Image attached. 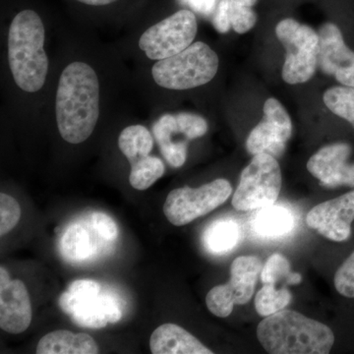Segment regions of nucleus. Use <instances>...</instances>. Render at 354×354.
<instances>
[{
    "label": "nucleus",
    "mask_w": 354,
    "mask_h": 354,
    "mask_svg": "<svg viewBox=\"0 0 354 354\" xmlns=\"http://www.w3.org/2000/svg\"><path fill=\"white\" fill-rule=\"evenodd\" d=\"M292 133V123L288 111L278 100L271 97L264 104V118L246 140L251 155L268 153L279 158L286 151V142Z\"/></svg>",
    "instance_id": "nucleus-10"
},
{
    "label": "nucleus",
    "mask_w": 354,
    "mask_h": 354,
    "mask_svg": "<svg viewBox=\"0 0 354 354\" xmlns=\"http://www.w3.org/2000/svg\"><path fill=\"white\" fill-rule=\"evenodd\" d=\"M176 118L179 131L189 141L204 136L208 131V123L197 114L178 113L176 114Z\"/></svg>",
    "instance_id": "nucleus-29"
},
{
    "label": "nucleus",
    "mask_w": 354,
    "mask_h": 354,
    "mask_svg": "<svg viewBox=\"0 0 354 354\" xmlns=\"http://www.w3.org/2000/svg\"><path fill=\"white\" fill-rule=\"evenodd\" d=\"M354 221V190L321 203L306 216L307 225L330 241L351 239Z\"/></svg>",
    "instance_id": "nucleus-12"
},
{
    "label": "nucleus",
    "mask_w": 354,
    "mask_h": 354,
    "mask_svg": "<svg viewBox=\"0 0 354 354\" xmlns=\"http://www.w3.org/2000/svg\"><path fill=\"white\" fill-rule=\"evenodd\" d=\"M55 111L58 130L68 143H83L94 132L100 116V83L90 65L77 62L65 67Z\"/></svg>",
    "instance_id": "nucleus-1"
},
{
    "label": "nucleus",
    "mask_w": 354,
    "mask_h": 354,
    "mask_svg": "<svg viewBox=\"0 0 354 354\" xmlns=\"http://www.w3.org/2000/svg\"><path fill=\"white\" fill-rule=\"evenodd\" d=\"M291 293L286 288L277 290L276 286L264 285L255 297V308L262 317H268L285 309L291 301Z\"/></svg>",
    "instance_id": "nucleus-26"
},
{
    "label": "nucleus",
    "mask_w": 354,
    "mask_h": 354,
    "mask_svg": "<svg viewBox=\"0 0 354 354\" xmlns=\"http://www.w3.org/2000/svg\"><path fill=\"white\" fill-rule=\"evenodd\" d=\"M276 35L286 51L281 72L283 81L290 85L306 83L318 67V32L309 26L286 18L277 25Z\"/></svg>",
    "instance_id": "nucleus-5"
},
{
    "label": "nucleus",
    "mask_w": 354,
    "mask_h": 354,
    "mask_svg": "<svg viewBox=\"0 0 354 354\" xmlns=\"http://www.w3.org/2000/svg\"><path fill=\"white\" fill-rule=\"evenodd\" d=\"M257 337L271 354H327L335 344L334 332L327 325L286 309L265 317Z\"/></svg>",
    "instance_id": "nucleus-2"
},
{
    "label": "nucleus",
    "mask_w": 354,
    "mask_h": 354,
    "mask_svg": "<svg viewBox=\"0 0 354 354\" xmlns=\"http://www.w3.org/2000/svg\"><path fill=\"white\" fill-rule=\"evenodd\" d=\"M197 30L194 13L183 9L149 28L139 39V48L152 60L174 57L192 44Z\"/></svg>",
    "instance_id": "nucleus-8"
},
{
    "label": "nucleus",
    "mask_w": 354,
    "mask_h": 354,
    "mask_svg": "<svg viewBox=\"0 0 354 354\" xmlns=\"http://www.w3.org/2000/svg\"><path fill=\"white\" fill-rule=\"evenodd\" d=\"M95 247L87 230L83 225H71L60 241V252L70 262H81L90 258Z\"/></svg>",
    "instance_id": "nucleus-21"
},
{
    "label": "nucleus",
    "mask_w": 354,
    "mask_h": 354,
    "mask_svg": "<svg viewBox=\"0 0 354 354\" xmlns=\"http://www.w3.org/2000/svg\"><path fill=\"white\" fill-rule=\"evenodd\" d=\"M92 225L102 239L113 241L118 239V228L115 221L106 214L95 212L92 215Z\"/></svg>",
    "instance_id": "nucleus-31"
},
{
    "label": "nucleus",
    "mask_w": 354,
    "mask_h": 354,
    "mask_svg": "<svg viewBox=\"0 0 354 354\" xmlns=\"http://www.w3.org/2000/svg\"><path fill=\"white\" fill-rule=\"evenodd\" d=\"M230 23L235 32L245 34L250 31L257 22V14L252 7L228 3Z\"/></svg>",
    "instance_id": "nucleus-30"
},
{
    "label": "nucleus",
    "mask_w": 354,
    "mask_h": 354,
    "mask_svg": "<svg viewBox=\"0 0 354 354\" xmlns=\"http://www.w3.org/2000/svg\"><path fill=\"white\" fill-rule=\"evenodd\" d=\"M11 279L8 272L3 267L0 268V288H4L10 283Z\"/></svg>",
    "instance_id": "nucleus-36"
},
{
    "label": "nucleus",
    "mask_w": 354,
    "mask_h": 354,
    "mask_svg": "<svg viewBox=\"0 0 354 354\" xmlns=\"http://www.w3.org/2000/svg\"><path fill=\"white\" fill-rule=\"evenodd\" d=\"M323 100L333 113L348 121L354 128V87L341 85L328 88Z\"/></svg>",
    "instance_id": "nucleus-24"
},
{
    "label": "nucleus",
    "mask_w": 354,
    "mask_h": 354,
    "mask_svg": "<svg viewBox=\"0 0 354 354\" xmlns=\"http://www.w3.org/2000/svg\"><path fill=\"white\" fill-rule=\"evenodd\" d=\"M218 69V57L208 44L197 41L174 57L158 60L152 75L160 87L189 90L213 80Z\"/></svg>",
    "instance_id": "nucleus-4"
},
{
    "label": "nucleus",
    "mask_w": 354,
    "mask_h": 354,
    "mask_svg": "<svg viewBox=\"0 0 354 354\" xmlns=\"http://www.w3.org/2000/svg\"><path fill=\"white\" fill-rule=\"evenodd\" d=\"M102 299H104V308L108 317L109 323L118 322L122 317V312L118 299L113 295L104 292H102Z\"/></svg>",
    "instance_id": "nucleus-33"
},
{
    "label": "nucleus",
    "mask_w": 354,
    "mask_h": 354,
    "mask_svg": "<svg viewBox=\"0 0 354 354\" xmlns=\"http://www.w3.org/2000/svg\"><path fill=\"white\" fill-rule=\"evenodd\" d=\"M153 137L160 146V152L172 167H180L187 160L188 142L178 139L185 135L177 128L176 115L165 114L153 124ZM186 138V137H185Z\"/></svg>",
    "instance_id": "nucleus-17"
},
{
    "label": "nucleus",
    "mask_w": 354,
    "mask_h": 354,
    "mask_svg": "<svg viewBox=\"0 0 354 354\" xmlns=\"http://www.w3.org/2000/svg\"><path fill=\"white\" fill-rule=\"evenodd\" d=\"M21 208L19 203L6 193L0 194V234H8L19 223Z\"/></svg>",
    "instance_id": "nucleus-27"
},
{
    "label": "nucleus",
    "mask_w": 354,
    "mask_h": 354,
    "mask_svg": "<svg viewBox=\"0 0 354 354\" xmlns=\"http://www.w3.org/2000/svg\"><path fill=\"white\" fill-rule=\"evenodd\" d=\"M353 147L335 143L323 147L307 162V169L324 187L348 186L354 188V162H349Z\"/></svg>",
    "instance_id": "nucleus-14"
},
{
    "label": "nucleus",
    "mask_w": 354,
    "mask_h": 354,
    "mask_svg": "<svg viewBox=\"0 0 354 354\" xmlns=\"http://www.w3.org/2000/svg\"><path fill=\"white\" fill-rule=\"evenodd\" d=\"M118 146L130 164L150 155L153 147L152 134L145 127L131 125L122 130Z\"/></svg>",
    "instance_id": "nucleus-22"
},
{
    "label": "nucleus",
    "mask_w": 354,
    "mask_h": 354,
    "mask_svg": "<svg viewBox=\"0 0 354 354\" xmlns=\"http://www.w3.org/2000/svg\"><path fill=\"white\" fill-rule=\"evenodd\" d=\"M32 305L29 292L20 279L0 288V328L9 334L25 332L32 322Z\"/></svg>",
    "instance_id": "nucleus-15"
},
{
    "label": "nucleus",
    "mask_w": 354,
    "mask_h": 354,
    "mask_svg": "<svg viewBox=\"0 0 354 354\" xmlns=\"http://www.w3.org/2000/svg\"><path fill=\"white\" fill-rule=\"evenodd\" d=\"M100 348L90 335L59 330L44 335L37 346L38 354H97Z\"/></svg>",
    "instance_id": "nucleus-18"
},
{
    "label": "nucleus",
    "mask_w": 354,
    "mask_h": 354,
    "mask_svg": "<svg viewBox=\"0 0 354 354\" xmlns=\"http://www.w3.org/2000/svg\"><path fill=\"white\" fill-rule=\"evenodd\" d=\"M295 220L290 209L281 206L265 207L252 221L254 232L266 239L286 236L295 228Z\"/></svg>",
    "instance_id": "nucleus-20"
},
{
    "label": "nucleus",
    "mask_w": 354,
    "mask_h": 354,
    "mask_svg": "<svg viewBox=\"0 0 354 354\" xmlns=\"http://www.w3.org/2000/svg\"><path fill=\"white\" fill-rule=\"evenodd\" d=\"M153 354H212L194 335L174 324H165L157 328L150 339Z\"/></svg>",
    "instance_id": "nucleus-16"
},
{
    "label": "nucleus",
    "mask_w": 354,
    "mask_h": 354,
    "mask_svg": "<svg viewBox=\"0 0 354 354\" xmlns=\"http://www.w3.org/2000/svg\"><path fill=\"white\" fill-rule=\"evenodd\" d=\"M44 46L41 17L32 10L21 11L9 28L8 60L14 81L25 92H38L46 82L48 58Z\"/></svg>",
    "instance_id": "nucleus-3"
},
{
    "label": "nucleus",
    "mask_w": 354,
    "mask_h": 354,
    "mask_svg": "<svg viewBox=\"0 0 354 354\" xmlns=\"http://www.w3.org/2000/svg\"><path fill=\"white\" fill-rule=\"evenodd\" d=\"M232 193V184L220 178L199 188H177L167 195L164 214L176 227H183L212 211L227 201Z\"/></svg>",
    "instance_id": "nucleus-7"
},
{
    "label": "nucleus",
    "mask_w": 354,
    "mask_h": 354,
    "mask_svg": "<svg viewBox=\"0 0 354 354\" xmlns=\"http://www.w3.org/2000/svg\"><path fill=\"white\" fill-rule=\"evenodd\" d=\"M213 24L216 31L221 34H225L230 31L232 23H230V11H228V0H221L216 8Z\"/></svg>",
    "instance_id": "nucleus-32"
},
{
    "label": "nucleus",
    "mask_w": 354,
    "mask_h": 354,
    "mask_svg": "<svg viewBox=\"0 0 354 354\" xmlns=\"http://www.w3.org/2000/svg\"><path fill=\"white\" fill-rule=\"evenodd\" d=\"M334 283L342 297L354 299V251L335 272Z\"/></svg>",
    "instance_id": "nucleus-28"
},
{
    "label": "nucleus",
    "mask_w": 354,
    "mask_h": 354,
    "mask_svg": "<svg viewBox=\"0 0 354 354\" xmlns=\"http://www.w3.org/2000/svg\"><path fill=\"white\" fill-rule=\"evenodd\" d=\"M129 183L134 189H148L158 179L164 176L165 165L162 160L152 156H146L132 162Z\"/></svg>",
    "instance_id": "nucleus-23"
},
{
    "label": "nucleus",
    "mask_w": 354,
    "mask_h": 354,
    "mask_svg": "<svg viewBox=\"0 0 354 354\" xmlns=\"http://www.w3.org/2000/svg\"><path fill=\"white\" fill-rule=\"evenodd\" d=\"M183 1L193 10L204 14V15L211 13L216 3V0H183Z\"/></svg>",
    "instance_id": "nucleus-34"
},
{
    "label": "nucleus",
    "mask_w": 354,
    "mask_h": 354,
    "mask_svg": "<svg viewBox=\"0 0 354 354\" xmlns=\"http://www.w3.org/2000/svg\"><path fill=\"white\" fill-rule=\"evenodd\" d=\"M263 263L256 256H241L232 262L230 279L225 285L216 286L209 291L206 304L212 314L227 318L234 305H244L250 301L255 291Z\"/></svg>",
    "instance_id": "nucleus-9"
},
{
    "label": "nucleus",
    "mask_w": 354,
    "mask_h": 354,
    "mask_svg": "<svg viewBox=\"0 0 354 354\" xmlns=\"http://www.w3.org/2000/svg\"><path fill=\"white\" fill-rule=\"evenodd\" d=\"M241 239L239 223L230 218L214 221L202 235L203 245L212 255L221 256L232 252Z\"/></svg>",
    "instance_id": "nucleus-19"
},
{
    "label": "nucleus",
    "mask_w": 354,
    "mask_h": 354,
    "mask_svg": "<svg viewBox=\"0 0 354 354\" xmlns=\"http://www.w3.org/2000/svg\"><path fill=\"white\" fill-rule=\"evenodd\" d=\"M60 308L81 327L101 329L109 324L104 308L101 285L91 279H79L60 295Z\"/></svg>",
    "instance_id": "nucleus-11"
},
{
    "label": "nucleus",
    "mask_w": 354,
    "mask_h": 354,
    "mask_svg": "<svg viewBox=\"0 0 354 354\" xmlns=\"http://www.w3.org/2000/svg\"><path fill=\"white\" fill-rule=\"evenodd\" d=\"M318 34L319 68L341 85L354 87V50L346 44L341 29L334 23H325Z\"/></svg>",
    "instance_id": "nucleus-13"
},
{
    "label": "nucleus",
    "mask_w": 354,
    "mask_h": 354,
    "mask_svg": "<svg viewBox=\"0 0 354 354\" xmlns=\"http://www.w3.org/2000/svg\"><path fill=\"white\" fill-rule=\"evenodd\" d=\"M261 279L264 285L276 286L279 281L286 279L288 285H298L301 283V276L291 272L290 264L281 254H272L263 266Z\"/></svg>",
    "instance_id": "nucleus-25"
},
{
    "label": "nucleus",
    "mask_w": 354,
    "mask_h": 354,
    "mask_svg": "<svg viewBox=\"0 0 354 354\" xmlns=\"http://www.w3.org/2000/svg\"><path fill=\"white\" fill-rule=\"evenodd\" d=\"M77 1L82 2L84 4L92 6H104L113 3L116 0H77Z\"/></svg>",
    "instance_id": "nucleus-35"
},
{
    "label": "nucleus",
    "mask_w": 354,
    "mask_h": 354,
    "mask_svg": "<svg viewBox=\"0 0 354 354\" xmlns=\"http://www.w3.org/2000/svg\"><path fill=\"white\" fill-rule=\"evenodd\" d=\"M281 189V171L278 160L268 153H258L241 172L232 206L239 211L272 206L278 200Z\"/></svg>",
    "instance_id": "nucleus-6"
},
{
    "label": "nucleus",
    "mask_w": 354,
    "mask_h": 354,
    "mask_svg": "<svg viewBox=\"0 0 354 354\" xmlns=\"http://www.w3.org/2000/svg\"><path fill=\"white\" fill-rule=\"evenodd\" d=\"M258 0H228V3L236 4V6L253 7L257 3Z\"/></svg>",
    "instance_id": "nucleus-37"
}]
</instances>
